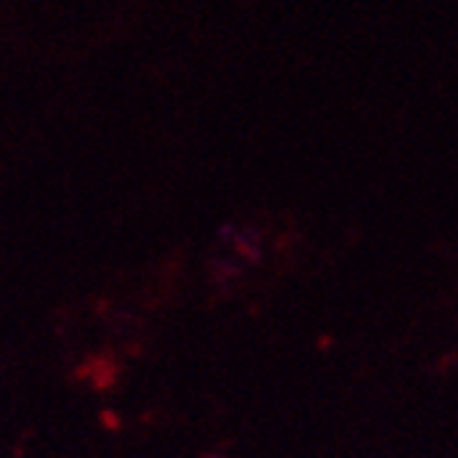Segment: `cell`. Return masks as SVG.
I'll return each instance as SVG.
<instances>
[{"instance_id": "6da1fadb", "label": "cell", "mask_w": 458, "mask_h": 458, "mask_svg": "<svg viewBox=\"0 0 458 458\" xmlns=\"http://www.w3.org/2000/svg\"><path fill=\"white\" fill-rule=\"evenodd\" d=\"M236 247H239V253L247 259V261H259L261 259V242H259V233L256 231H250V228H239L236 236H233Z\"/></svg>"}, {"instance_id": "7a4b0ae2", "label": "cell", "mask_w": 458, "mask_h": 458, "mask_svg": "<svg viewBox=\"0 0 458 458\" xmlns=\"http://www.w3.org/2000/svg\"><path fill=\"white\" fill-rule=\"evenodd\" d=\"M206 458H220V455H206Z\"/></svg>"}]
</instances>
